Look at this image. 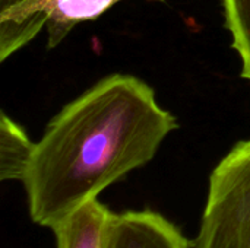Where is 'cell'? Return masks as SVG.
Listing matches in <instances>:
<instances>
[{"mask_svg": "<svg viewBox=\"0 0 250 248\" xmlns=\"http://www.w3.org/2000/svg\"><path fill=\"white\" fill-rule=\"evenodd\" d=\"M177 126L146 82L123 73L101 79L63 107L35 143L22 178L31 221L53 229L152 161Z\"/></svg>", "mask_w": 250, "mask_h": 248, "instance_id": "cell-1", "label": "cell"}, {"mask_svg": "<svg viewBox=\"0 0 250 248\" xmlns=\"http://www.w3.org/2000/svg\"><path fill=\"white\" fill-rule=\"evenodd\" d=\"M104 248H193L180 228L151 209L111 213Z\"/></svg>", "mask_w": 250, "mask_h": 248, "instance_id": "cell-4", "label": "cell"}, {"mask_svg": "<svg viewBox=\"0 0 250 248\" xmlns=\"http://www.w3.org/2000/svg\"><path fill=\"white\" fill-rule=\"evenodd\" d=\"M193 248H250V139L214 168Z\"/></svg>", "mask_w": 250, "mask_h": 248, "instance_id": "cell-2", "label": "cell"}, {"mask_svg": "<svg viewBox=\"0 0 250 248\" xmlns=\"http://www.w3.org/2000/svg\"><path fill=\"white\" fill-rule=\"evenodd\" d=\"M226 28L242 60V77L250 80V0H223Z\"/></svg>", "mask_w": 250, "mask_h": 248, "instance_id": "cell-7", "label": "cell"}, {"mask_svg": "<svg viewBox=\"0 0 250 248\" xmlns=\"http://www.w3.org/2000/svg\"><path fill=\"white\" fill-rule=\"evenodd\" d=\"M31 1H34V0H0V12H4L15 6H23Z\"/></svg>", "mask_w": 250, "mask_h": 248, "instance_id": "cell-8", "label": "cell"}, {"mask_svg": "<svg viewBox=\"0 0 250 248\" xmlns=\"http://www.w3.org/2000/svg\"><path fill=\"white\" fill-rule=\"evenodd\" d=\"M117 1L120 0H34L0 12V61L25 47L42 28L47 29V48H54L76 25L101 16Z\"/></svg>", "mask_w": 250, "mask_h": 248, "instance_id": "cell-3", "label": "cell"}, {"mask_svg": "<svg viewBox=\"0 0 250 248\" xmlns=\"http://www.w3.org/2000/svg\"><path fill=\"white\" fill-rule=\"evenodd\" d=\"M111 213L98 199L86 202L51 229L56 248H104L105 229Z\"/></svg>", "mask_w": 250, "mask_h": 248, "instance_id": "cell-5", "label": "cell"}, {"mask_svg": "<svg viewBox=\"0 0 250 248\" xmlns=\"http://www.w3.org/2000/svg\"><path fill=\"white\" fill-rule=\"evenodd\" d=\"M35 143L31 142L25 129L13 121L6 113L0 118V180L22 181L31 162Z\"/></svg>", "mask_w": 250, "mask_h": 248, "instance_id": "cell-6", "label": "cell"}]
</instances>
